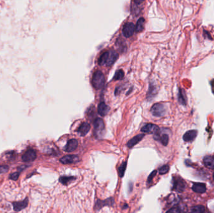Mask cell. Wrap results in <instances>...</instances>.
<instances>
[{
  "instance_id": "obj_1",
  "label": "cell",
  "mask_w": 214,
  "mask_h": 213,
  "mask_svg": "<svg viewBox=\"0 0 214 213\" xmlns=\"http://www.w3.org/2000/svg\"><path fill=\"white\" fill-rule=\"evenodd\" d=\"M118 54L115 51H108L104 53L99 59V63L101 66H110L118 59Z\"/></svg>"
},
{
  "instance_id": "obj_2",
  "label": "cell",
  "mask_w": 214,
  "mask_h": 213,
  "mask_svg": "<svg viewBox=\"0 0 214 213\" xmlns=\"http://www.w3.org/2000/svg\"><path fill=\"white\" fill-rule=\"evenodd\" d=\"M92 83L93 86L97 90L104 88L105 83V78L104 73L100 71H97L93 75Z\"/></svg>"
},
{
  "instance_id": "obj_3",
  "label": "cell",
  "mask_w": 214,
  "mask_h": 213,
  "mask_svg": "<svg viewBox=\"0 0 214 213\" xmlns=\"http://www.w3.org/2000/svg\"><path fill=\"white\" fill-rule=\"evenodd\" d=\"M94 134L97 138H102L105 133V123L102 119L97 118L94 123Z\"/></svg>"
},
{
  "instance_id": "obj_4",
  "label": "cell",
  "mask_w": 214,
  "mask_h": 213,
  "mask_svg": "<svg viewBox=\"0 0 214 213\" xmlns=\"http://www.w3.org/2000/svg\"><path fill=\"white\" fill-rule=\"evenodd\" d=\"M152 114L156 117H161L166 112V107L162 103L155 104L151 108Z\"/></svg>"
},
{
  "instance_id": "obj_5",
  "label": "cell",
  "mask_w": 214,
  "mask_h": 213,
  "mask_svg": "<svg viewBox=\"0 0 214 213\" xmlns=\"http://www.w3.org/2000/svg\"><path fill=\"white\" fill-rule=\"evenodd\" d=\"M135 31V26L132 23H127L123 27V34L125 37L130 38L133 36Z\"/></svg>"
},
{
  "instance_id": "obj_6",
  "label": "cell",
  "mask_w": 214,
  "mask_h": 213,
  "mask_svg": "<svg viewBox=\"0 0 214 213\" xmlns=\"http://www.w3.org/2000/svg\"><path fill=\"white\" fill-rule=\"evenodd\" d=\"M154 139L160 141L163 146H167L169 141V135L167 134H161L160 129L154 133Z\"/></svg>"
},
{
  "instance_id": "obj_7",
  "label": "cell",
  "mask_w": 214,
  "mask_h": 213,
  "mask_svg": "<svg viewBox=\"0 0 214 213\" xmlns=\"http://www.w3.org/2000/svg\"><path fill=\"white\" fill-rule=\"evenodd\" d=\"M36 158V152L31 149L27 150L22 156V160L24 162H31L34 161Z\"/></svg>"
},
{
  "instance_id": "obj_8",
  "label": "cell",
  "mask_w": 214,
  "mask_h": 213,
  "mask_svg": "<svg viewBox=\"0 0 214 213\" xmlns=\"http://www.w3.org/2000/svg\"><path fill=\"white\" fill-rule=\"evenodd\" d=\"M79 160L80 159L78 156L76 155H67L61 158L60 161L64 164H67L77 163V162L79 161Z\"/></svg>"
},
{
  "instance_id": "obj_9",
  "label": "cell",
  "mask_w": 214,
  "mask_h": 213,
  "mask_svg": "<svg viewBox=\"0 0 214 213\" xmlns=\"http://www.w3.org/2000/svg\"><path fill=\"white\" fill-rule=\"evenodd\" d=\"M114 203H115V201H114V199L113 198H110L105 201L98 200L96 203L95 208V210H99L102 208H103L104 206H113Z\"/></svg>"
},
{
  "instance_id": "obj_10",
  "label": "cell",
  "mask_w": 214,
  "mask_h": 213,
  "mask_svg": "<svg viewBox=\"0 0 214 213\" xmlns=\"http://www.w3.org/2000/svg\"><path fill=\"white\" fill-rule=\"evenodd\" d=\"M78 146V142L75 139H72L67 142V144L65 148V151L68 153H71L77 149Z\"/></svg>"
},
{
  "instance_id": "obj_11",
  "label": "cell",
  "mask_w": 214,
  "mask_h": 213,
  "mask_svg": "<svg viewBox=\"0 0 214 213\" xmlns=\"http://www.w3.org/2000/svg\"><path fill=\"white\" fill-rule=\"evenodd\" d=\"M159 129V127L153 124H147L143 127H142L141 131L143 132L148 134H154Z\"/></svg>"
},
{
  "instance_id": "obj_12",
  "label": "cell",
  "mask_w": 214,
  "mask_h": 213,
  "mask_svg": "<svg viewBox=\"0 0 214 213\" xmlns=\"http://www.w3.org/2000/svg\"><path fill=\"white\" fill-rule=\"evenodd\" d=\"M90 128H91L90 124L87 122H85L79 127V128L78 129V132L82 136H85L90 131Z\"/></svg>"
},
{
  "instance_id": "obj_13",
  "label": "cell",
  "mask_w": 214,
  "mask_h": 213,
  "mask_svg": "<svg viewBox=\"0 0 214 213\" xmlns=\"http://www.w3.org/2000/svg\"><path fill=\"white\" fill-rule=\"evenodd\" d=\"M145 134H140L138 135L135 136V137H133L132 139H131L128 143H127V146L129 148H131L132 147H133L134 146H135L136 144H138L140 141H141L142 140V139L144 138Z\"/></svg>"
},
{
  "instance_id": "obj_14",
  "label": "cell",
  "mask_w": 214,
  "mask_h": 213,
  "mask_svg": "<svg viewBox=\"0 0 214 213\" xmlns=\"http://www.w3.org/2000/svg\"><path fill=\"white\" fill-rule=\"evenodd\" d=\"M185 188V183L181 179H175L174 183V188L179 192H182Z\"/></svg>"
},
{
  "instance_id": "obj_15",
  "label": "cell",
  "mask_w": 214,
  "mask_h": 213,
  "mask_svg": "<svg viewBox=\"0 0 214 213\" xmlns=\"http://www.w3.org/2000/svg\"><path fill=\"white\" fill-rule=\"evenodd\" d=\"M197 135V131L196 130H190L185 133L183 136V139L185 141L189 142L193 141Z\"/></svg>"
},
{
  "instance_id": "obj_16",
  "label": "cell",
  "mask_w": 214,
  "mask_h": 213,
  "mask_svg": "<svg viewBox=\"0 0 214 213\" xmlns=\"http://www.w3.org/2000/svg\"><path fill=\"white\" fill-rule=\"evenodd\" d=\"M192 190L197 193H204L206 191V186L204 183H195L192 186Z\"/></svg>"
},
{
  "instance_id": "obj_17",
  "label": "cell",
  "mask_w": 214,
  "mask_h": 213,
  "mask_svg": "<svg viewBox=\"0 0 214 213\" xmlns=\"http://www.w3.org/2000/svg\"><path fill=\"white\" fill-rule=\"evenodd\" d=\"M28 206V200L13 203V208L16 211H19L24 209Z\"/></svg>"
},
{
  "instance_id": "obj_18",
  "label": "cell",
  "mask_w": 214,
  "mask_h": 213,
  "mask_svg": "<svg viewBox=\"0 0 214 213\" xmlns=\"http://www.w3.org/2000/svg\"><path fill=\"white\" fill-rule=\"evenodd\" d=\"M110 111V107L105 103H100L98 106V112L102 116H105Z\"/></svg>"
},
{
  "instance_id": "obj_19",
  "label": "cell",
  "mask_w": 214,
  "mask_h": 213,
  "mask_svg": "<svg viewBox=\"0 0 214 213\" xmlns=\"http://www.w3.org/2000/svg\"><path fill=\"white\" fill-rule=\"evenodd\" d=\"M204 163L206 166L207 168L214 169V158L210 156H206L204 158Z\"/></svg>"
},
{
  "instance_id": "obj_20",
  "label": "cell",
  "mask_w": 214,
  "mask_h": 213,
  "mask_svg": "<svg viewBox=\"0 0 214 213\" xmlns=\"http://www.w3.org/2000/svg\"><path fill=\"white\" fill-rule=\"evenodd\" d=\"M76 179L75 177H72V176H62L60 177V181L62 184L64 185H68L72 183L73 181Z\"/></svg>"
},
{
  "instance_id": "obj_21",
  "label": "cell",
  "mask_w": 214,
  "mask_h": 213,
  "mask_svg": "<svg viewBox=\"0 0 214 213\" xmlns=\"http://www.w3.org/2000/svg\"><path fill=\"white\" fill-rule=\"evenodd\" d=\"M144 24H145V19L143 18H140L136 23L135 26V31L138 33L142 32L144 28Z\"/></svg>"
},
{
  "instance_id": "obj_22",
  "label": "cell",
  "mask_w": 214,
  "mask_h": 213,
  "mask_svg": "<svg viewBox=\"0 0 214 213\" xmlns=\"http://www.w3.org/2000/svg\"><path fill=\"white\" fill-rule=\"evenodd\" d=\"M157 93V90H156V88H155L153 85H150V88H149V91L147 95V99L150 100V99H152V98H153Z\"/></svg>"
},
{
  "instance_id": "obj_23",
  "label": "cell",
  "mask_w": 214,
  "mask_h": 213,
  "mask_svg": "<svg viewBox=\"0 0 214 213\" xmlns=\"http://www.w3.org/2000/svg\"><path fill=\"white\" fill-rule=\"evenodd\" d=\"M125 75L124 71L122 70H120L118 71H117L113 77V80H121L123 78Z\"/></svg>"
},
{
  "instance_id": "obj_24",
  "label": "cell",
  "mask_w": 214,
  "mask_h": 213,
  "mask_svg": "<svg viewBox=\"0 0 214 213\" xmlns=\"http://www.w3.org/2000/svg\"><path fill=\"white\" fill-rule=\"evenodd\" d=\"M191 212L194 213H203L205 212V207L203 206H197L191 210Z\"/></svg>"
},
{
  "instance_id": "obj_25",
  "label": "cell",
  "mask_w": 214,
  "mask_h": 213,
  "mask_svg": "<svg viewBox=\"0 0 214 213\" xmlns=\"http://www.w3.org/2000/svg\"><path fill=\"white\" fill-rule=\"evenodd\" d=\"M126 162L122 163V164L119 167L118 173H119L120 177L122 178L124 176V174H125V172L126 170Z\"/></svg>"
},
{
  "instance_id": "obj_26",
  "label": "cell",
  "mask_w": 214,
  "mask_h": 213,
  "mask_svg": "<svg viewBox=\"0 0 214 213\" xmlns=\"http://www.w3.org/2000/svg\"><path fill=\"white\" fill-rule=\"evenodd\" d=\"M169 169H170L169 166H168V165H164V166H163L161 167V168H160V169H159V173H160V174H166L167 173L169 172Z\"/></svg>"
},
{
  "instance_id": "obj_27",
  "label": "cell",
  "mask_w": 214,
  "mask_h": 213,
  "mask_svg": "<svg viewBox=\"0 0 214 213\" xmlns=\"http://www.w3.org/2000/svg\"><path fill=\"white\" fill-rule=\"evenodd\" d=\"M19 176V174L18 173H12L10 174L9 176V178L13 181H16L18 179V177Z\"/></svg>"
},
{
  "instance_id": "obj_28",
  "label": "cell",
  "mask_w": 214,
  "mask_h": 213,
  "mask_svg": "<svg viewBox=\"0 0 214 213\" xmlns=\"http://www.w3.org/2000/svg\"><path fill=\"white\" fill-rule=\"evenodd\" d=\"M8 166H0V174L6 173L8 171Z\"/></svg>"
},
{
  "instance_id": "obj_29",
  "label": "cell",
  "mask_w": 214,
  "mask_h": 213,
  "mask_svg": "<svg viewBox=\"0 0 214 213\" xmlns=\"http://www.w3.org/2000/svg\"><path fill=\"white\" fill-rule=\"evenodd\" d=\"M156 173H157V171H153L149 175V176H148V180H147L148 183H150V182L152 181L153 178L155 177V176L156 175Z\"/></svg>"
},
{
  "instance_id": "obj_30",
  "label": "cell",
  "mask_w": 214,
  "mask_h": 213,
  "mask_svg": "<svg viewBox=\"0 0 214 213\" xmlns=\"http://www.w3.org/2000/svg\"><path fill=\"white\" fill-rule=\"evenodd\" d=\"M181 211L180 210H179L178 208H172L170 210H169L167 212H170V213H179Z\"/></svg>"
},
{
  "instance_id": "obj_31",
  "label": "cell",
  "mask_w": 214,
  "mask_h": 213,
  "mask_svg": "<svg viewBox=\"0 0 214 213\" xmlns=\"http://www.w3.org/2000/svg\"><path fill=\"white\" fill-rule=\"evenodd\" d=\"M143 1H144V0H134V2H135L136 4H141Z\"/></svg>"
},
{
  "instance_id": "obj_32",
  "label": "cell",
  "mask_w": 214,
  "mask_h": 213,
  "mask_svg": "<svg viewBox=\"0 0 214 213\" xmlns=\"http://www.w3.org/2000/svg\"><path fill=\"white\" fill-rule=\"evenodd\" d=\"M213 178H214V174H213Z\"/></svg>"
}]
</instances>
